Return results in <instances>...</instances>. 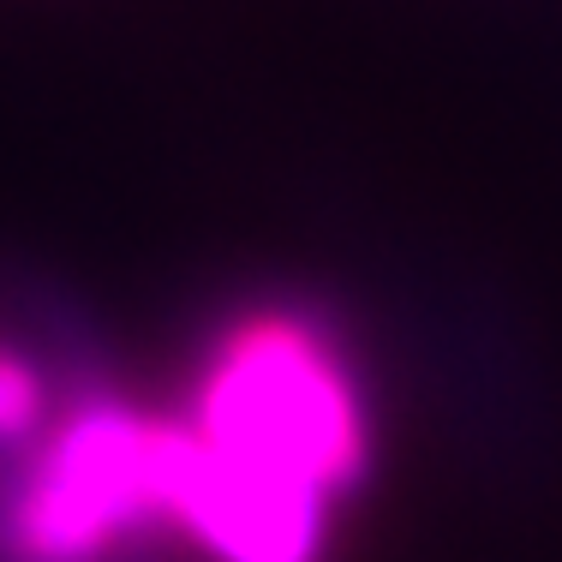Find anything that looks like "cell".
<instances>
[{"label": "cell", "instance_id": "cell-1", "mask_svg": "<svg viewBox=\"0 0 562 562\" xmlns=\"http://www.w3.org/2000/svg\"><path fill=\"white\" fill-rule=\"evenodd\" d=\"M366 461V390L336 329L293 305L239 312L180 413L173 539L204 562H324Z\"/></svg>", "mask_w": 562, "mask_h": 562}, {"label": "cell", "instance_id": "cell-2", "mask_svg": "<svg viewBox=\"0 0 562 562\" xmlns=\"http://www.w3.org/2000/svg\"><path fill=\"white\" fill-rule=\"evenodd\" d=\"M180 413L85 383L0 473V562H126L173 539Z\"/></svg>", "mask_w": 562, "mask_h": 562}, {"label": "cell", "instance_id": "cell-3", "mask_svg": "<svg viewBox=\"0 0 562 562\" xmlns=\"http://www.w3.org/2000/svg\"><path fill=\"white\" fill-rule=\"evenodd\" d=\"M55 383L31 347L0 336V467L19 461L36 437L55 425Z\"/></svg>", "mask_w": 562, "mask_h": 562}]
</instances>
